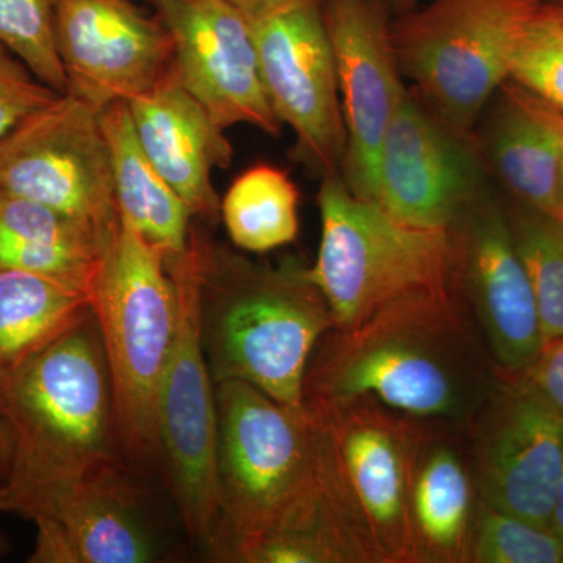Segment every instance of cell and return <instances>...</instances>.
<instances>
[{
  "label": "cell",
  "mask_w": 563,
  "mask_h": 563,
  "mask_svg": "<svg viewBox=\"0 0 563 563\" xmlns=\"http://www.w3.org/2000/svg\"><path fill=\"white\" fill-rule=\"evenodd\" d=\"M60 96L0 43V139Z\"/></svg>",
  "instance_id": "obj_31"
},
{
  "label": "cell",
  "mask_w": 563,
  "mask_h": 563,
  "mask_svg": "<svg viewBox=\"0 0 563 563\" xmlns=\"http://www.w3.org/2000/svg\"><path fill=\"white\" fill-rule=\"evenodd\" d=\"M13 465V446H11L9 433L0 422V481L5 483Z\"/></svg>",
  "instance_id": "obj_34"
},
{
  "label": "cell",
  "mask_w": 563,
  "mask_h": 563,
  "mask_svg": "<svg viewBox=\"0 0 563 563\" xmlns=\"http://www.w3.org/2000/svg\"><path fill=\"white\" fill-rule=\"evenodd\" d=\"M157 11L173 38L174 74L211 121L224 132L250 124L279 135L246 14L228 0H165Z\"/></svg>",
  "instance_id": "obj_17"
},
{
  "label": "cell",
  "mask_w": 563,
  "mask_h": 563,
  "mask_svg": "<svg viewBox=\"0 0 563 563\" xmlns=\"http://www.w3.org/2000/svg\"><path fill=\"white\" fill-rule=\"evenodd\" d=\"M385 2H390L398 9H409L410 5H413L415 0H385Z\"/></svg>",
  "instance_id": "obj_39"
},
{
  "label": "cell",
  "mask_w": 563,
  "mask_h": 563,
  "mask_svg": "<svg viewBox=\"0 0 563 563\" xmlns=\"http://www.w3.org/2000/svg\"><path fill=\"white\" fill-rule=\"evenodd\" d=\"M551 531L563 540V466L558 495H555L553 517H551Z\"/></svg>",
  "instance_id": "obj_35"
},
{
  "label": "cell",
  "mask_w": 563,
  "mask_h": 563,
  "mask_svg": "<svg viewBox=\"0 0 563 563\" xmlns=\"http://www.w3.org/2000/svg\"><path fill=\"white\" fill-rule=\"evenodd\" d=\"M501 91L487 136L493 172L521 207L550 214L559 192L563 114L512 80Z\"/></svg>",
  "instance_id": "obj_22"
},
{
  "label": "cell",
  "mask_w": 563,
  "mask_h": 563,
  "mask_svg": "<svg viewBox=\"0 0 563 563\" xmlns=\"http://www.w3.org/2000/svg\"><path fill=\"white\" fill-rule=\"evenodd\" d=\"M228 2H231L232 5L236 7V9L242 10L243 13H247V11H252L257 9V7H261L262 3L266 2V0H228Z\"/></svg>",
  "instance_id": "obj_37"
},
{
  "label": "cell",
  "mask_w": 563,
  "mask_h": 563,
  "mask_svg": "<svg viewBox=\"0 0 563 563\" xmlns=\"http://www.w3.org/2000/svg\"><path fill=\"white\" fill-rule=\"evenodd\" d=\"M0 422L13 446L9 483L22 499L122 455L113 385L95 312L31 357L0 369Z\"/></svg>",
  "instance_id": "obj_3"
},
{
  "label": "cell",
  "mask_w": 563,
  "mask_h": 563,
  "mask_svg": "<svg viewBox=\"0 0 563 563\" xmlns=\"http://www.w3.org/2000/svg\"><path fill=\"white\" fill-rule=\"evenodd\" d=\"M166 262L179 290L180 320L158 404V453L181 523L203 544L218 515V407L199 332L192 240L190 250Z\"/></svg>",
  "instance_id": "obj_10"
},
{
  "label": "cell",
  "mask_w": 563,
  "mask_h": 563,
  "mask_svg": "<svg viewBox=\"0 0 563 563\" xmlns=\"http://www.w3.org/2000/svg\"><path fill=\"white\" fill-rule=\"evenodd\" d=\"M101 122L109 141L120 220L165 257L184 255L191 244L190 210L141 150L128 102L103 109Z\"/></svg>",
  "instance_id": "obj_23"
},
{
  "label": "cell",
  "mask_w": 563,
  "mask_h": 563,
  "mask_svg": "<svg viewBox=\"0 0 563 563\" xmlns=\"http://www.w3.org/2000/svg\"><path fill=\"white\" fill-rule=\"evenodd\" d=\"M523 376L563 413V336L543 343Z\"/></svg>",
  "instance_id": "obj_32"
},
{
  "label": "cell",
  "mask_w": 563,
  "mask_h": 563,
  "mask_svg": "<svg viewBox=\"0 0 563 563\" xmlns=\"http://www.w3.org/2000/svg\"><path fill=\"white\" fill-rule=\"evenodd\" d=\"M55 43L68 90L92 109L150 91L173 66L161 14L132 0H55Z\"/></svg>",
  "instance_id": "obj_16"
},
{
  "label": "cell",
  "mask_w": 563,
  "mask_h": 563,
  "mask_svg": "<svg viewBox=\"0 0 563 563\" xmlns=\"http://www.w3.org/2000/svg\"><path fill=\"white\" fill-rule=\"evenodd\" d=\"M485 190L472 140L404 91L385 132L369 201L407 224L450 231Z\"/></svg>",
  "instance_id": "obj_15"
},
{
  "label": "cell",
  "mask_w": 563,
  "mask_h": 563,
  "mask_svg": "<svg viewBox=\"0 0 563 563\" xmlns=\"http://www.w3.org/2000/svg\"><path fill=\"white\" fill-rule=\"evenodd\" d=\"M453 287L503 376H523L543 346L531 280L509 213L485 190L451 225Z\"/></svg>",
  "instance_id": "obj_14"
},
{
  "label": "cell",
  "mask_w": 563,
  "mask_h": 563,
  "mask_svg": "<svg viewBox=\"0 0 563 563\" xmlns=\"http://www.w3.org/2000/svg\"><path fill=\"white\" fill-rule=\"evenodd\" d=\"M218 407V515L203 543L218 562L261 533L312 474L314 429L306 407L291 409L243 380L214 384Z\"/></svg>",
  "instance_id": "obj_7"
},
{
  "label": "cell",
  "mask_w": 563,
  "mask_h": 563,
  "mask_svg": "<svg viewBox=\"0 0 563 563\" xmlns=\"http://www.w3.org/2000/svg\"><path fill=\"white\" fill-rule=\"evenodd\" d=\"M468 563H563V540L479 499Z\"/></svg>",
  "instance_id": "obj_28"
},
{
  "label": "cell",
  "mask_w": 563,
  "mask_h": 563,
  "mask_svg": "<svg viewBox=\"0 0 563 563\" xmlns=\"http://www.w3.org/2000/svg\"><path fill=\"white\" fill-rule=\"evenodd\" d=\"M91 298L122 455L133 468L161 465L158 404L180 320L179 290L165 254L120 220Z\"/></svg>",
  "instance_id": "obj_4"
},
{
  "label": "cell",
  "mask_w": 563,
  "mask_h": 563,
  "mask_svg": "<svg viewBox=\"0 0 563 563\" xmlns=\"http://www.w3.org/2000/svg\"><path fill=\"white\" fill-rule=\"evenodd\" d=\"M543 0H432L393 22L396 58L429 110L473 139L474 125L504 81L521 29Z\"/></svg>",
  "instance_id": "obj_8"
},
{
  "label": "cell",
  "mask_w": 563,
  "mask_h": 563,
  "mask_svg": "<svg viewBox=\"0 0 563 563\" xmlns=\"http://www.w3.org/2000/svg\"><path fill=\"white\" fill-rule=\"evenodd\" d=\"M0 43L41 81L66 95L68 84L55 43V0H0Z\"/></svg>",
  "instance_id": "obj_29"
},
{
  "label": "cell",
  "mask_w": 563,
  "mask_h": 563,
  "mask_svg": "<svg viewBox=\"0 0 563 563\" xmlns=\"http://www.w3.org/2000/svg\"><path fill=\"white\" fill-rule=\"evenodd\" d=\"M299 192L290 176L258 165L236 177L221 201V217L232 243L263 254L298 239Z\"/></svg>",
  "instance_id": "obj_26"
},
{
  "label": "cell",
  "mask_w": 563,
  "mask_h": 563,
  "mask_svg": "<svg viewBox=\"0 0 563 563\" xmlns=\"http://www.w3.org/2000/svg\"><path fill=\"white\" fill-rule=\"evenodd\" d=\"M321 239L310 279L333 329H352L385 306L422 290L453 287L450 231L407 224L354 195L342 174L322 177Z\"/></svg>",
  "instance_id": "obj_5"
},
{
  "label": "cell",
  "mask_w": 563,
  "mask_h": 563,
  "mask_svg": "<svg viewBox=\"0 0 563 563\" xmlns=\"http://www.w3.org/2000/svg\"><path fill=\"white\" fill-rule=\"evenodd\" d=\"M303 407L318 473L365 563H413L409 484L418 420L366 396Z\"/></svg>",
  "instance_id": "obj_6"
},
{
  "label": "cell",
  "mask_w": 563,
  "mask_h": 563,
  "mask_svg": "<svg viewBox=\"0 0 563 563\" xmlns=\"http://www.w3.org/2000/svg\"><path fill=\"white\" fill-rule=\"evenodd\" d=\"M479 499L468 432L418 421L409 484L413 563H468Z\"/></svg>",
  "instance_id": "obj_20"
},
{
  "label": "cell",
  "mask_w": 563,
  "mask_h": 563,
  "mask_svg": "<svg viewBox=\"0 0 563 563\" xmlns=\"http://www.w3.org/2000/svg\"><path fill=\"white\" fill-rule=\"evenodd\" d=\"M244 14L263 87L295 133L296 155L322 177L342 174L346 128L322 0H266Z\"/></svg>",
  "instance_id": "obj_9"
},
{
  "label": "cell",
  "mask_w": 563,
  "mask_h": 563,
  "mask_svg": "<svg viewBox=\"0 0 563 563\" xmlns=\"http://www.w3.org/2000/svg\"><path fill=\"white\" fill-rule=\"evenodd\" d=\"M544 3L563 24V0H544Z\"/></svg>",
  "instance_id": "obj_38"
},
{
  "label": "cell",
  "mask_w": 563,
  "mask_h": 563,
  "mask_svg": "<svg viewBox=\"0 0 563 563\" xmlns=\"http://www.w3.org/2000/svg\"><path fill=\"white\" fill-rule=\"evenodd\" d=\"M468 442L479 498L551 529L563 466V413L525 376L501 374L470 426Z\"/></svg>",
  "instance_id": "obj_12"
},
{
  "label": "cell",
  "mask_w": 563,
  "mask_h": 563,
  "mask_svg": "<svg viewBox=\"0 0 563 563\" xmlns=\"http://www.w3.org/2000/svg\"><path fill=\"white\" fill-rule=\"evenodd\" d=\"M0 191L114 231L120 214L101 111L62 95L2 136Z\"/></svg>",
  "instance_id": "obj_11"
},
{
  "label": "cell",
  "mask_w": 563,
  "mask_h": 563,
  "mask_svg": "<svg viewBox=\"0 0 563 563\" xmlns=\"http://www.w3.org/2000/svg\"><path fill=\"white\" fill-rule=\"evenodd\" d=\"M218 562L365 563L313 462L312 474L276 520Z\"/></svg>",
  "instance_id": "obj_24"
},
{
  "label": "cell",
  "mask_w": 563,
  "mask_h": 563,
  "mask_svg": "<svg viewBox=\"0 0 563 563\" xmlns=\"http://www.w3.org/2000/svg\"><path fill=\"white\" fill-rule=\"evenodd\" d=\"M36 526L33 563H152L168 555L150 501L125 462L22 499Z\"/></svg>",
  "instance_id": "obj_13"
},
{
  "label": "cell",
  "mask_w": 563,
  "mask_h": 563,
  "mask_svg": "<svg viewBox=\"0 0 563 563\" xmlns=\"http://www.w3.org/2000/svg\"><path fill=\"white\" fill-rule=\"evenodd\" d=\"M114 231L0 191V268L40 274L91 295Z\"/></svg>",
  "instance_id": "obj_21"
},
{
  "label": "cell",
  "mask_w": 563,
  "mask_h": 563,
  "mask_svg": "<svg viewBox=\"0 0 563 563\" xmlns=\"http://www.w3.org/2000/svg\"><path fill=\"white\" fill-rule=\"evenodd\" d=\"M163 2H165V0H152L155 7L162 5Z\"/></svg>",
  "instance_id": "obj_40"
},
{
  "label": "cell",
  "mask_w": 563,
  "mask_h": 563,
  "mask_svg": "<svg viewBox=\"0 0 563 563\" xmlns=\"http://www.w3.org/2000/svg\"><path fill=\"white\" fill-rule=\"evenodd\" d=\"M509 220L547 343L563 336V225L551 214L526 207L509 214Z\"/></svg>",
  "instance_id": "obj_27"
},
{
  "label": "cell",
  "mask_w": 563,
  "mask_h": 563,
  "mask_svg": "<svg viewBox=\"0 0 563 563\" xmlns=\"http://www.w3.org/2000/svg\"><path fill=\"white\" fill-rule=\"evenodd\" d=\"M346 128L342 176L354 195L372 199L374 172L406 88L384 0H322Z\"/></svg>",
  "instance_id": "obj_18"
},
{
  "label": "cell",
  "mask_w": 563,
  "mask_h": 563,
  "mask_svg": "<svg viewBox=\"0 0 563 563\" xmlns=\"http://www.w3.org/2000/svg\"><path fill=\"white\" fill-rule=\"evenodd\" d=\"M551 217L554 218V220H558L563 225V157H562V165H561V174H559V192H558V199H555V206L553 211H551Z\"/></svg>",
  "instance_id": "obj_36"
},
{
  "label": "cell",
  "mask_w": 563,
  "mask_h": 563,
  "mask_svg": "<svg viewBox=\"0 0 563 563\" xmlns=\"http://www.w3.org/2000/svg\"><path fill=\"white\" fill-rule=\"evenodd\" d=\"M91 310L87 291L40 274L0 268V369L60 339Z\"/></svg>",
  "instance_id": "obj_25"
},
{
  "label": "cell",
  "mask_w": 563,
  "mask_h": 563,
  "mask_svg": "<svg viewBox=\"0 0 563 563\" xmlns=\"http://www.w3.org/2000/svg\"><path fill=\"white\" fill-rule=\"evenodd\" d=\"M16 512V495L9 483L0 484V514ZM9 540L0 533V558L9 553Z\"/></svg>",
  "instance_id": "obj_33"
},
{
  "label": "cell",
  "mask_w": 563,
  "mask_h": 563,
  "mask_svg": "<svg viewBox=\"0 0 563 563\" xmlns=\"http://www.w3.org/2000/svg\"><path fill=\"white\" fill-rule=\"evenodd\" d=\"M133 131L144 155L180 196L192 218L214 221L221 201L213 172L229 168L232 146L201 103L169 73L128 102Z\"/></svg>",
  "instance_id": "obj_19"
},
{
  "label": "cell",
  "mask_w": 563,
  "mask_h": 563,
  "mask_svg": "<svg viewBox=\"0 0 563 563\" xmlns=\"http://www.w3.org/2000/svg\"><path fill=\"white\" fill-rule=\"evenodd\" d=\"M509 80L563 114V24L544 0L518 35Z\"/></svg>",
  "instance_id": "obj_30"
},
{
  "label": "cell",
  "mask_w": 563,
  "mask_h": 563,
  "mask_svg": "<svg viewBox=\"0 0 563 563\" xmlns=\"http://www.w3.org/2000/svg\"><path fill=\"white\" fill-rule=\"evenodd\" d=\"M499 379L451 287L412 292L355 328L325 332L307 366L303 401L366 396L413 420L468 432Z\"/></svg>",
  "instance_id": "obj_1"
},
{
  "label": "cell",
  "mask_w": 563,
  "mask_h": 563,
  "mask_svg": "<svg viewBox=\"0 0 563 563\" xmlns=\"http://www.w3.org/2000/svg\"><path fill=\"white\" fill-rule=\"evenodd\" d=\"M198 320L214 384L243 380L303 407L307 366L333 329L324 296L298 261L265 265L192 231Z\"/></svg>",
  "instance_id": "obj_2"
}]
</instances>
